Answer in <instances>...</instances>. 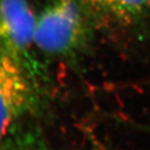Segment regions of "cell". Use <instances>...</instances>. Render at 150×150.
I'll return each instance as SVG.
<instances>
[{
  "label": "cell",
  "instance_id": "obj_4",
  "mask_svg": "<svg viewBox=\"0 0 150 150\" xmlns=\"http://www.w3.org/2000/svg\"><path fill=\"white\" fill-rule=\"evenodd\" d=\"M87 13L106 25L127 26L150 13V0H80Z\"/></svg>",
  "mask_w": 150,
  "mask_h": 150
},
{
  "label": "cell",
  "instance_id": "obj_1",
  "mask_svg": "<svg viewBox=\"0 0 150 150\" xmlns=\"http://www.w3.org/2000/svg\"><path fill=\"white\" fill-rule=\"evenodd\" d=\"M87 15L80 0H50L36 18L35 48L52 56L75 52L88 35Z\"/></svg>",
  "mask_w": 150,
  "mask_h": 150
},
{
  "label": "cell",
  "instance_id": "obj_2",
  "mask_svg": "<svg viewBox=\"0 0 150 150\" xmlns=\"http://www.w3.org/2000/svg\"><path fill=\"white\" fill-rule=\"evenodd\" d=\"M33 92L28 70L0 49V145L30 108Z\"/></svg>",
  "mask_w": 150,
  "mask_h": 150
},
{
  "label": "cell",
  "instance_id": "obj_3",
  "mask_svg": "<svg viewBox=\"0 0 150 150\" xmlns=\"http://www.w3.org/2000/svg\"><path fill=\"white\" fill-rule=\"evenodd\" d=\"M36 17L26 0H0V49L26 70L33 62Z\"/></svg>",
  "mask_w": 150,
  "mask_h": 150
}]
</instances>
